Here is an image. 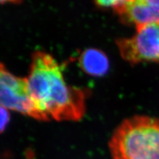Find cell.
<instances>
[{
    "label": "cell",
    "mask_w": 159,
    "mask_h": 159,
    "mask_svg": "<svg viewBox=\"0 0 159 159\" xmlns=\"http://www.w3.org/2000/svg\"><path fill=\"white\" fill-rule=\"evenodd\" d=\"M26 78L41 121H77L84 116L85 91L69 85L62 68L51 54L34 52Z\"/></svg>",
    "instance_id": "1"
},
{
    "label": "cell",
    "mask_w": 159,
    "mask_h": 159,
    "mask_svg": "<svg viewBox=\"0 0 159 159\" xmlns=\"http://www.w3.org/2000/svg\"><path fill=\"white\" fill-rule=\"evenodd\" d=\"M109 149L111 159H159V118L125 119L113 131Z\"/></svg>",
    "instance_id": "2"
},
{
    "label": "cell",
    "mask_w": 159,
    "mask_h": 159,
    "mask_svg": "<svg viewBox=\"0 0 159 159\" xmlns=\"http://www.w3.org/2000/svg\"><path fill=\"white\" fill-rule=\"evenodd\" d=\"M122 58L131 64L159 62V23L137 27V33L129 39L117 41Z\"/></svg>",
    "instance_id": "3"
},
{
    "label": "cell",
    "mask_w": 159,
    "mask_h": 159,
    "mask_svg": "<svg viewBox=\"0 0 159 159\" xmlns=\"http://www.w3.org/2000/svg\"><path fill=\"white\" fill-rule=\"evenodd\" d=\"M0 106L41 121L26 78L14 75L0 62Z\"/></svg>",
    "instance_id": "4"
},
{
    "label": "cell",
    "mask_w": 159,
    "mask_h": 159,
    "mask_svg": "<svg viewBox=\"0 0 159 159\" xmlns=\"http://www.w3.org/2000/svg\"><path fill=\"white\" fill-rule=\"evenodd\" d=\"M115 11L123 21L136 27L159 23V0H131Z\"/></svg>",
    "instance_id": "5"
},
{
    "label": "cell",
    "mask_w": 159,
    "mask_h": 159,
    "mask_svg": "<svg viewBox=\"0 0 159 159\" xmlns=\"http://www.w3.org/2000/svg\"><path fill=\"white\" fill-rule=\"evenodd\" d=\"M79 65L88 75L102 76L108 70L109 61L102 51L96 48H88L80 56Z\"/></svg>",
    "instance_id": "6"
},
{
    "label": "cell",
    "mask_w": 159,
    "mask_h": 159,
    "mask_svg": "<svg viewBox=\"0 0 159 159\" xmlns=\"http://www.w3.org/2000/svg\"><path fill=\"white\" fill-rule=\"evenodd\" d=\"M130 1L131 0H95V2L100 7H112L115 10Z\"/></svg>",
    "instance_id": "7"
},
{
    "label": "cell",
    "mask_w": 159,
    "mask_h": 159,
    "mask_svg": "<svg viewBox=\"0 0 159 159\" xmlns=\"http://www.w3.org/2000/svg\"><path fill=\"white\" fill-rule=\"evenodd\" d=\"M11 115L9 109L0 106V133H3L9 123Z\"/></svg>",
    "instance_id": "8"
},
{
    "label": "cell",
    "mask_w": 159,
    "mask_h": 159,
    "mask_svg": "<svg viewBox=\"0 0 159 159\" xmlns=\"http://www.w3.org/2000/svg\"><path fill=\"white\" fill-rule=\"evenodd\" d=\"M21 0H0V4H4V3H18L21 2Z\"/></svg>",
    "instance_id": "9"
}]
</instances>
